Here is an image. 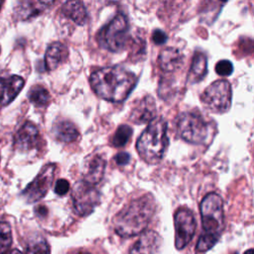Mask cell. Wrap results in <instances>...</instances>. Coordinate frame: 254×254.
<instances>
[{
  "instance_id": "30",
  "label": "cell",
  "mask_w": 254,
  "mask_h": 254,
  "mask_svg": "<svg viewBox=\"0 0 254 254\" xmlns=\"http://www.w3.org/2000/svg\"><path fill=\"white\" fill-rule=\"evenodd\" d=\"M114 161L118 166H125L130 161V155L126 152H119L115 155Z\"/></svg>"
},
{
  "instance_id": "28",
  "label": "cell",
  "mask_w": 254,
  "mask_h": 254,
  "mask_svg": "<svg viewBox=\"0 0 254 254\" xmlns=\"http://www.w3.org/2000/svg\"><path fill=\"white\" fill-rule=\"evenodd\" d=\"M69 183L64 179H60L56 182L55 192L59 195H64L69 190Z\"/></svg>"
},
{
  "instance_id": "8",
  "label": "cell",
  "mask_w": 254,
  "mask_h": 254,
  "mask_svg": "<svg viewBox=\"0 0 254 254\" xmlns=\"http://www.w3.org/2000/svg\"><path fill=\"white\" fill-rule=\"evenodd\" d=\"M71 200L74 212L79 216H86L99 203L100 192L94 185L81 180L72 189Z\"/></svg>"
},
{
  "instance_id": "14",
  "label": "cell",
  "mask_w": 254,
  "mask_h": 254,
  "mask_svg": "<svg viewBox=\"0 0 254 254\" xmlns=\"http://www.w3.org/2000/svg\"><path fill=\"white\" fill-rule=\"evenodd\" d=\"M25 81L19 75L0 76V104L5 106L15 99L22 90Z\"/></svg>"
},
{
  "instance_id": "20",
  "label": "cell",
  "mask_w": 254,
  "mask_h": 254,
  "mask_svg": "<svg viewBox=\"0 0 254 254\" xmlns=\"http://www.w3.org/2000/svg\"><path fill=\"white\" fill-rule=\"evenodd\" d=\"M207 73V59L203 52L196 50L192 56L188 80L190 83H196L203 79Z\"/></svg>"
},
{
  "instance_id": "11",
  "label": "cell",
  "mask_w": 254,
  "mask_h": 254,
  "mask_svg": "<svg viewBox=\"0 0 254 254\" xmlns=\"http://www.w3.org/2000/svg\"><path fill=\"white\" fill-rule=\"evenodd\" d=\"M40 132L38 127L30 122H25L15 135V147L21 152L35 149L40 144Z\"/></svg>"
},
{
  "instance_id": "19",
  "label": "cell",
  "mask_w": 254,
  "mask_h": 254,
  "mask_svg": "<svg viewBox=\"0 0 254 254\" xmlns=\"http://www.w3.org/2000/svg\"><path fill=\"white\" fill-rule=\"evenodd\" d=\"M52 134L56 140L63 143H71L79 136L75 125L68 120L57 121L52 128Z\"/></svg>"
},
{
  "instance_id": "10",
  "label": "cell",
  "mask_w": 254,
  "mask_h": 254,
  "mask_svg": "<svg viewBox=\"0 0 254 254\" xmlns=\"http://www.w3.org/2000/svg\"><path fill=\"white\" fill-rule=\"evenodd\" d=\"M174 221L176 230L175 245L178 250H182L190 242L194 235L195 219L190 209L181 207L176 211Z\"/></svg>"
},
{
  "instance_id": "4",
  "label": "cell",
  "mask_w": 254,
  "mask_h": 254,
  "mask_svg": "<svg viewBox=\"0 0 254 254\" xmlns=\"http://www.w3.org/2000/svg\"><path fill=\"white\" fill-rule=\"evenodd\" d=\"M177 134L192 144H206L213 133V127L198 111L182 112L176 119Z\"/></svg>"
},
{
  "instance_id": "35",
  "label": "cell",
  "mask_w": 254,
  "mask_h": 254,
  "mask_svg": "<svg viewBox=\"0 0 254 254\" xmlns=\"http://www.w3.org/2000/svg\"><path fill=\"white\" fill-rule=\"evenodd\" d=\"M3 3H4V2H3V1H2V0H0V10H1V7H2V5H3Z\"/></svg>"
},
{
  "instance_id": "5",
  "label": "cell",
  "mask_w": 254,
  "mask_h": 254,
  "mask_svg": "<svg viewBox=\"0 0 254 254\" xmlns=\"http://www.w3.org/2000/svg\"><path fill=\"white\" fill-rule=\"evenodd\" d=\"M130 38V27L126 16L117 14L105 25L97 35L98 44L105 50L113 53L122 52Z\"/></svg>"
},
{
  "instance_id": "17",
  "label": "cell",
  "mask_w": 254,
  "mask_h": 254,
  "mask_svg": "<svg viewBox=\"0 0 254 254\" xmlns=\"http://www.w3.org/2000/svg\"><path fill=\"white\" fill-rule=\"evenodd\" d=\"M52 4V1H21L15 8V16L19 20H30L42 14Z\"/></svg>"
},
{
  "instance_id": "7",
  "label": "cell",
  "mask_w": 254,
  "mask_h": 254,
  "mask_svg": "<svg viewBox=\"0 0 254 254\" xmlns=\"http://www.w3.org/2000/svg\"><path fill=\"white\" fill-rule=\"evenodd\" d=\"M231 85L226 79H219L212 82L200 96L203 106L214 113L228 111L231 105Z\"/></svg>"
},
{
  "instance_id": "3",
  "label": "cell",
  "mask_w": 254,
  "mask_h": 254,
  "mask_svg": "<svg viewBox=\"0 0 254 254\" xmlns=\"http://www.w3.org/2000/svg\"><path fill=\"white\" fill-rule=\"evenodd\" d=\"M168 125L164 118L157 117L149 122L136 143V149L141 157L148 164L160 162L169 144Z\"/></svg>"
},
{
  "instance_id": "32",
  "label": "cell",
  "mask_w": 254,
  "mask_h": 254,
  "mask_svg": "<svg viewBox=\"0 0 254 254\" xmlns=\"http://www.w3.org/2000/svg\"><path fill=\"white\" fill-rule=\"evenodd\" d=\"M35 210H36L37 214H38V215H41V216L46 215V213H47V208H46L44 205H39Z\"/></svg>"
},
{
  "instance_id": "37",
  "label": "cell",
  "mask_w": 254,
  "mask_h": 254,
  "mask_svg": "<svg viewBox=\"0 0 254 254\" xmlns=\"http://www.w3.org/2000/svg\"><path fill=\"white\" fill-rule=\"evenodd\" d=\"M0 52H1V49H0Z\"/></svg>"
},
{
  "instance_id": "31",
  "label": "cell",
  "mask_w": 254,
  "mask_h": 254,
  "mask_svg": "<svg viewBox=\"0 0 254 254\" xmlns=\"http://www.w3.org/2000/svg\"><path fill=\"white\" fill-rule=\"evenodd\" d=\"M68 254H95V252L86 248H79L76 250H71Z\"/></svg>"
},
{
  "instance_id": "33",
  "label": "cell",
  "mask_w": 254,
  "mask_h": 254,
  "mask_svg": "<svg viewBox=\"0 0 254 254\" xmlns=\"http://www.w3.org/2000/svg\"><path fill=\"white\" fill-rule=\"evenodd\" d=\"M5 254H23V253L18 249H13V250H10V251L6 252Z\"/></svg>"
},
{
  "instance_id": "18",
  "label": "cell",
  "mask_w": 254,
  "mask_h": 254,
  "mask_svg": "<svg viewBox=\"0 0 254 254\" xmlns=\"http://www.w3.org/2000/svg\"><path fill=\"white\" fill-rule=\"evenodd\" d=\"M68 56V50L65 45L61 42L52 43L45 55V66L48 70L56 69L60 64H62Z\"/></svg>"
},
{
  "instance_id": "15",
  "label": "cell",
  "mask_w": 254,
  "mask_h": 254,
  "mask_svg": "<svg viewBox=\"0 0 254 254\" xmlns=\"http://www.w3.org/2000/svg\"><path fill=\"white\" fill-rule=\"evenodd\" d=\"M106 167V161L103 156L99 154H94L91 157L87 158L84 165L83 181L97 185L103 178Z\"/></svg>"
},
{
  "instance_id": "36",
  "label": "cell",
  "mask_w": 254,
  "mask_h": 254,
  "mask_svg": "<svg viewBox=\"0 0 254 254\" xmlns=\"http://www.w3.org/2000/svg\"><path fill=\"white\" fill-rule=\"evenodd\" d=\"M234 254H237V253H234Z\"/></svg>"
},
{
  "instance_id": "27",
  "label": "cell",
  "mask_w": 254,
  "mask_h": 254,
  "mask_svg": "<svg viewBox=\"0 0 254 254\" xmlns=\"http://www.w3.org/2000/svg\"><path fill=\"white\" fill-rule=\"evenodd\" d=\"M215 71L221 76H228L233 71V64L228 60H221L215 65Z\"/></svg>"
},
{
  "instance_id": "29",
  "label": "cell",
  "mask_w": 254,
  "mask_h": 254,
  "mask_svg": "<svg viewBox=\"0 0 254 254\" xmlns=\"http://www.w3.org/2000/svg\"><path fill=\"white\" fill-rule=\"evenodd\" d=\"M168 36L163 30H155L152 34V40L156 45H164L167 42Z\"/></svg>"
},
{
  "instance_id": "2",
  "label": "cell",
  "mask_w": 254,
  "mask_h": 254,
  "mask_svg": "<svg viewBox=\"0 0 254 254\" xmlns=\"http://www.w3.org/2000/svg\"><path fill=\"white\" fill-rule=\"evenodd\" d=\"M156 209V202L151 193L133 199L123 207L113 219L115 232L124 238L142 233L149 225Z\"/></svg>"
},
{
  "instance_id": "12",
  "label": "cell",
  "mask_w": 254,
  "mask_h": 254,
  "mask_svg": "<svg viewBox=\"0 0 254 254\" xmlns=\"http://www.w3.org/2000/svg\"><path fill=\"white\" fill-rule=\"evenodd\" d=\"M156 118V102L153 96L145 95L135 102L131 113L130 120L136 124L151 122Z\"/></svg>"
},
{
  "instance_id": "22",
  "label": "cell",
  "mask_w": 254,
  "mask_h": 254,
  "mask_svg": "<svg viewBox=\"0 0 254 254\" xmlns=\"http://www.w3.org/2000/svg\"><path fill=\"white\" fill-rule=\"evenodd\" d=\"M29 100L36 106H45L49 103L51 96L49 91L42 85L33 86L28 93Z\"/></svg>"
},
{
  "instance_id": "34",
  "label": "cell",
  "mask_w": 254,
  "mask_h": 254,
  "mask_svg": "<svg viewBox=\"0 0 254 254\" xmlns=\"http://www.w3.org/2000/svg\"><path fill=\"white\" fill-rule=\"evenodd\" d=\"M244 254H253V250H252V249H249V250H247Z\"/></svg>"
},
{
  "instance_id": "26",
  "label": "cell",
  "mask_w": 254,
  "mask_h": 254,
  "mask_svg": "<svg viewBox=\"0 0 254 254\" xmlns=\"http://www.w3.org/2000/svg\"><path fill=\"white\" fill-rule=\"evenodd\" d=\"M219 237L214 236V235H210V234H206L203 233L200 235V237L198 238V241L196 243V250L200 251V252H204L209 250L218 240Z\"/></svg>"
},
{
  "instance_id": "13",
  "label": "cell",
  "mask_w": 254,
  "mask_h": 254,
  "mask_svg": "<svg viewBox=\"0 0 254 254\" xmlns=\"http://www.w3.org/2000/svg\"><path fill=\"white\" fill-rule=\"evenodd\" d=\"M161 246V236L154 230H148L136 241L129 254H159Z\"/></svg>"
},
{
  "instance_id": "25",
  "label": "cell",
  "mask_w": 254,
  "mask_h": 254,
  "mask_svg": "<svg viewBox=\"0 0 254 254\" xmlns=\"http://www.w3.org/2000/svg\"><path fill=\"white\" fill-rule=\"evenodd\" d=\"M26 254H50V246L44 238H37L28 244Z\"/></svg>"
},
{
  "instance_id": "21",
  "label": "cell",
  "mask_w": 254,
  "mask_h": 254,
  "mask_svg": "<svg viewBox=\"0 0 254 254\" xmlns=\"http://www.w3.org/2000/svg\"><path fill=\"white\" fill-rule=\"evenodd\" d=\"M62 13L76 25H84L87 21V11L80 1H67L62 7Z\"/></svg>"
},
{
  "instance_id": "6",
  "label": "cell",
  "mask_w": 254,
  "mask_h": 254,
  "mask_svg": "<svg viewBox=\"0 0 254 254\" xmlns=\"http://www.w3.org/2000/svg\"><path fill=\"white\" fill-rule=\"evenodd\" d=\"M201 223L204 233L219 237L223 229V201L215 192L207 193L200 202Z\"/></svg>"
},
{
  "instance_id": "23",
  "label": "cell",
  "mask_w": 254,
  "mask_h": 254,
  "mask_svg": "<svg viewBox=\"0 0 254 254\" xmlns=\"http://www.w3.org/2000/svg\"><path fill=\"white\" fill-rule=\"evenodd\" d=\"M132 134H133V129L130 126L125 125V124L120 125L116 129V131L111 139L112 146H114V147L125 146L127 144V142L130 140Z\"/></svg>"
},
{
  "instance_id": "24",
  "label": "cell",
  "mask_w": 254,
  "mask_h": 254,
  "mask_svg": "<svg viewBox=\"0 0 254 254\" xmlns=\"http://www.w3.org/2000/svg\"><path fill=\"white\" fill-rule=\"evenodd\" d=\"M12 243V232L10 224L0 221V254L6 253Z\"/></svg>"
},
{
  "instance_id": "9",
  "label": "cell",
  "mask_w": 254,
  "mask_h": 254,
  "mask_svg": "<svg viewBox=\"0 0 254 254\" xmlns=\"http://www.w3.org/2000/svg\"><path fill=\"white\" fill-rule=\"evenodd\" d=\"M56 169V164L46 165L38 176L27 186L23 190L22 195L28 202H36L47 194L53 184Z\"/></svg>"
},
{
  "instance_id": "16",
  "label": "cell",
  "mask_w": 254,
  "mask_h": 254,
  "mask_svg": "<svg viewBox=\"0 0 254 254\" xmlns=\"http://www.w3.org/2000/svg\"><path fill=\"white\" fill-rule=\"evenodd\" d=\"M158 64L160 68L166 72H173L184 64V55L176 48H166L161 51Z\"/></svg>"
},
{
  "instance_id": "1",
  "label": "cell",
  "mask_w": 254,
  "mask_h": 254,
  "mask_svg": "<svg viewBox=\"0 0 254 254\" xmlns=\"http://www.w3.org/2000/svg\"><path fill=\"white\" fill-rule=\"evenodd\" d=\"M89 83L100 98L119 103L132 92L137 83V76L122 66H107L92 72Z\"/></svg>"
}]
</instances>
